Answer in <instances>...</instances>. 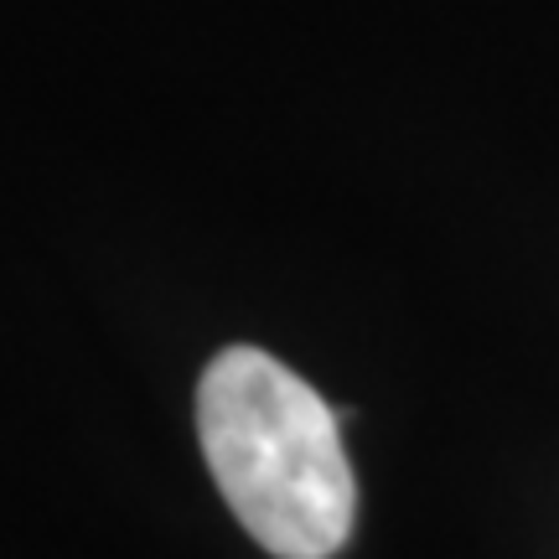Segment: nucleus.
I'll return each instance as SVG.
<instances>
[{
    "label": "nucleus",
    "instance_id": "1",
    "mask_svg": "<svg viewBox=\"0 0 559 559\" xmlns=\"http://www.w3.org/2000/svg\"><path fill=\"white\" fill-rule=\"evenodd\" d=\"M198 440L234 519L275 559H332L358 487L337 409L260 347H223L198 379Z\"/></svg>",
    "mask_w": 559,
    "mask_h": 559
}]
</instances>
